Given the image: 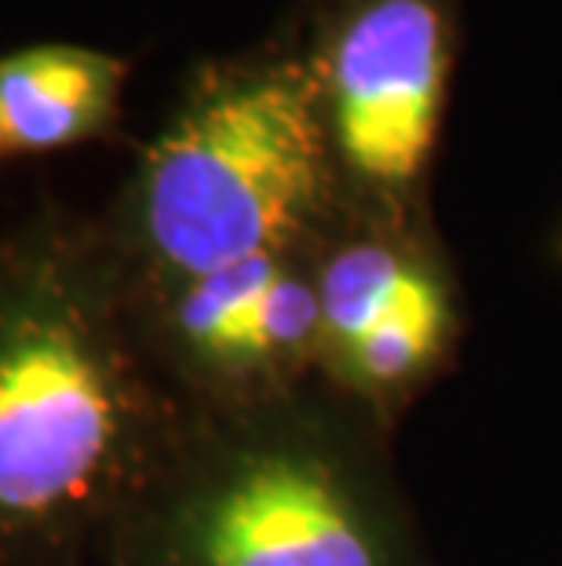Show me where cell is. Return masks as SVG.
Returning <instances> with one entry per match:
<instances>
[{"label": "cell", "instance_id": "9c48e42d", "mask_svg": "<svg viewBox=\"0 0 562 566\" xmlns=\"http://www.w3.org/2000/svg\"><path fill=\"white\" fill-rule=\"evenodd\" d=\"M321 325V300L293 274H278L237 329L231 358H271L296 352Z\"/></svg>", "mask_w": 562, "mask_h": 566}, {"label": "cell", "instance_id": "8992f818", "mask_svg": "<svg viewBox=\"0 0 562 566\" xmlns=\"http://www.w3.org/2000/svg\"><path fill=\"white\" fill-rule=\"evenodd\" d=\"M321 325L347 347L402 311L442 304V289L424 268H416L388 245L362 242L332 256L318 285Z\"/></svg>", "mask_w": 562, "mask_h": 566}, {"label": "cell", "instance_id": "5b68a950", "mask_svg": "<svg viewBox=\"0 0 562 566\" xmlns=\"http://www.w3.org/2000/svg\"><path fill=\"white\" fill-rule=\"evenodd\" d=\"M125 63L70 44L0 59V147L55 150L103 132L121 99Z\"/></svg>", "mask_w": 562, "mask_h": 566}, {"label": "cell", "instance_id": "3957f363", "mask_svg": "<svg viewBox=\"0 0 562 566\" xmlns=\"http://www.w3.org/2000/svg\"><path fill=\"white\" fill-rule=\"evenodd\" d=\"M446 77L442 0H354L332 30L318 81L343 165L369 187H410L432 158Z\"/></svg>", "mask_w": 562, "mask_h": 566}, {"label": "cell", "instance_id": "ba28073f", "mask_svg": "<svg viewBox=\"0 0 562 566\" xmlns=\"http://www.w3.org/2000/svg\"><path fill=\"white\" fill-rule=\"evenodd\" d=\"M442 329H446V300L432 307L402 311V315L373 325L369 333L347 344V358H351L362 380L394 384L416 373L435 355Z\"/></svg>", "mask_w": 562, "mask_h": 566}, {"label": "cell", "instance_id": "7a4b0ae2", "mask_svg": "<svg viewBox=\"0 0 562 566\" xmlns=\"http://www.w3.org/2000/svg\"><path fill=\"white\" fill-rule=\"evenodd\" d=\"M121 431L110 369L59 300L0 322V520H52L85 501Z\"/></svg>", "mask_w": 562, "mask_h": 566}, {"label": "cell", "instance_id": "52a82bcc", "mask_svg": "<svg viewBox=\"0 0 562 566\" xmlns=\"http://www.w3.org/2000/svg\"><path fill=\"white\" fill-rule=\"evenodd\" d=\"M278 274V256H253L231 263V268L209 271L201 279H190L183 304H179V325L201 352L231 358L237 329Z\"/></svg>", "mask_w": 562, "mask_h": 566}, {"label": "cell", "instance_id": "6da1fadb", "mask_svg": "<svg viewBox=\"0 0 562 566\" xmlns=\"http://www.w3.org/2000/svg\"><path fill=\"white\" fill-rule=\"evenodd\" d=\"M329 190V125L304 66L212 77L161 132L142 165L139 220L183 279L278 256Z\"/></svg>", "mask_w": 562, "mask_h": 566}, {"label": "cell", "instance_id": "277c9868", "mask_svg": "<svg viewBox=\"0 0 562 566\" xmlns=\"http://www.w3.org/2000/svg\"><path fill=\"white\" fill-rule=\"evenodd\" d=\"M201 566H377L351 501L315 461L256 457L226 479L198 526Z\"/></svg>", "mask_w": 562, "mask_h": 566}]
</instances>
